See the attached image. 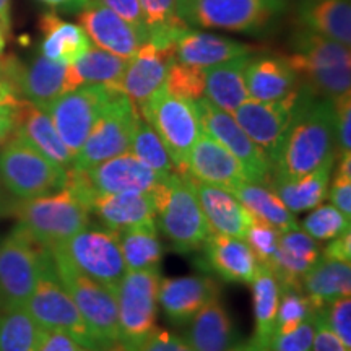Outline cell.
<instances>
[{
	"instance_id": "cell-1",
	"label": "cell",
	"mask_w": 351,
	"mask_h": 351,
	"mask_svg": "<svg viewBox=\"0 0 351 351\" xmlns=\"http://www.w3.org/2000/svg\"><path fill=\"white\" fill-rule=\"evenodd\" d=\"M337 114L333 101L319 98L301 83L291 122L271 160L270 176L296 179L335 165Z\"/></svg>"
},
{
	"instance_id": "cell-2",
	"label": "cell",
	"mask_w": 351,
	"mask_h": 351,
	"mask_svg": "<svg viewBox=\"0 0 351 351\" xmlns=\"http://www.w3.org/2000/svg\"><path fill=\"white\" fill-rule=\"evenodd\" d=\"M0 212L19 219V225L46 249L64 244L90 226L91 215L85 202L69 187L49 195L12 200Z\"/></svg>"
},
{
	"instance_id": "cell-3",
	"label": "cell",
	"mask_w": 351,
	"mask_h": 351,
	"mask_svg": "<svg viewBox=\"0 0 351 351\" xmlns=\"http://www.w3.org/2000/svg\"><path fill=\"white\" fill-rule=\"evenodd\" d=\"M288 60L301 82H304L302 85L315 96L333 101L350 93L351 54L348 46L306 29L295 38L293 54Z\"/></svg>"
},
{
	"instance_id": "cell-4",
	"label": "cell",
	"mask_w": 351,
	"mask_h": 351,
	"mask_svg": "<svg viewBox=\"0 0 351 351\" xmlns=\"http://www.w3.org/2000/svg\"><path fill=\"white\" fill-rule=\"evenodd\" d=\"M156 217L161 231L179 252L202 249L213 232L189 174L174 173L166 179L156 194Z\"/></svg>"
},
{
	"instance_id": "cell-5",
	"label": "cell",
	"mask_w": 351,
	"mask_h": 351,
	"mask_svg": "<svg viewBox=\"0 0 351 351\" xmlns=\"http://www.w3.org/2000/svg\"><path fill=\"white\" fill-rule=\"evenodd\" d=\"M138 111L161 138L176 173L189 174V153L204 132L194 101L171 95L163 85L145 101Z\"/></svg>"
},
{
	"instance_id": "cell-6",
	"label": "cell",
	"mask_w": 351,
	"mask_h": 351,
	"mask_svg": "<svg viewBox=\"0 0 351 351\" xmlns=\"http://www.w3.org/2000/svg\"><path fill=\"white\" fill-rule=\"evenodd\" d=\"M60 283L67 289L90 332L109 351L119 345V315L114 291L88 278L57 249H49Z\"/></svg>"
},
{
	"instance_id": "cell-7",
	"label": "cell",
	"mask_w": 351,
	"mask_h": 351,
	"mask_svg": "<svg viewBox=\"0 0 351 351\" xmlns=\"http://www.w3.org/2000/svg\"><path fill=\"white\" fill-rule=\"evenodd\" d=\"M0 150V181L16 199H34L60 191L67 169L44 156L20 135L12 137Z\"/></svg>"
},
{
	"instance_id": "cell-8",
	"label": "cell",
	"mask_w": 351,
	"mask_h": 351,
	"mask_svg": "<svg viewBox=\"0 0 351 351\" xmlns=\"http://www.w3.org/2000/svg\"><path fill=\"white\" fill-rule=\"evenodd\" d=\"M285 0H176L187 25L232 33H257L285 10Z\"/></svg>"
},
{
	"instance_id": "cell-9",
	"label": "cell",
	"mask_w": 351,
	"mask_h": 351,
	"mask_svg": "<svg viewBox=\"0 0 351 351\" xmlns=\"http://www.w3.org/2000/svg\"><path fill=\"white\" fill-rule=\"evenodd\" d=\"M49 249L19 225L0 243V309L25 307L33 295Z\"/></svg>"
},
{
	"instance_id": "cell-10",
	"label": "cell",
	"mask_w": 351,
	"mask_h": 351,
	"mask_svg": "<svg viewBox=\"0 0 351 351\" xmlns=\"http://www.w3.org/2000/svg\"><path fill=\"white\" fill-rule=\"evenodd\" d=\"M25 307L44 330L64 332L86 350L104 351L88 328L69 291L60 283L51 252L44 262L36 288Z\"/></svg>"
},
{
	"instance_id": "cell-11",
	"label": "cell",
	"mask_w": 351,
	"mask_h": 351,
	"mask_svg": "<svg viewBox=\"0 0 351 351\" xmlns=\"http://www.w3.org/2000/svg\"><path fill=\"white\" fill-rule=\"evenodd\" d=\"M160 269L125 271L117 285V315H119V345L127 351L135 348L156 330Z\"/></svg>"
},
{
	"instance_id": "cell-12",
	"label": "cell",
	"mask_w": 351,
	"mask_h": 351,
	"mask_svg": "<svg viewBox=\"0 0 351 351\" xmlns=\"http://www.w3.org/2000/svg\"><path fill=\"white\" fill-rule=\"evenodd\" d=\"M83 275L116 291L125 275V262L122 257L119 234L108 228H90L78 231L64 244L56 245Z\"/></svg>"
},
{
	"instance_id": "cell-13",
	"label": "cell",
	"mask_w": 351,
	"mask_h": 351,
	"mask_svg": "<svg viewBox=\"0 0 351 351\" xmlns=\"http://www.w3.org/2000/svg\"><path fill=\"white\" fill-rule=\"evenodd\" d=\"M121 90L108 85H82L44 108L65 147L77 155L96 121Z\"/></svg>"
},
{
	"instance_id": "cell-14",
	"label": "cell",
	"mask_w": 351,
	"mask_h": 351,
	"mask_svg": "<svg viewBox=\"0 0 351 351\" xmlns=\"http://www.w3.org/2000/svg\"><path fill=\"white\" fill-rule=\"evenodd\" d=\"M137 116V108L122 91L114 95L73 158L72 168L88 171L103 161L129 152Z\"/></svg>"
},
{
	"instance_id": "cell-15",
	"label": "cell",
	"mask_w": 351,
	"mask_h": 351,
	"mask_svg": "<svg viewBox=\"0 0 351 351\" xmlns=\"http://www.w3.org/2000/svg\"><path fill=\"white\" fill-rule=\"evenodd\" d=\"M197 114L205 134L219 142L243 165L249 182H269L271 168L263 152L241 129L231 112L215 106L212 101L202 96L194 101Z\"/></svg>"
},
{
	"instance_id": "cell-16",
	"label": "cell",
	"mask_w": 351,
	"mask_h": 351,
	"mask_svg": "<svg viewBox=\"0 0 351 351\" xmlns=\"http://www.w3.org/2000/svg\"><path fill=\"white\" fill-rule=\"evenodd\" d=\"M300 90L282 101H257L249 98L231 112L241 129L267 156L270 168L278 145L291 122Z\"/></svg>"
},
{
	"instance_id": "cell-17",
	"label": "cell",
	"mask_w": 351,
	"mask_h": 351,
	"mask_svg": "<svg viewBox=\"0 0 351 351\" xmlns=\"http://www.w3.org/2000/svg\"><path fill=\"white\" fill-rule=\"evenodd\" d=\"M85 174L96 195L132 191L158 194L166 181L130 152L103 161Z\"/></svg>"
},
{
	"instance_id": "cell-18",
	"label": "cell",
	"mask_w": 351,
	"mask_h": 351,
	"mask_svg": "<svg viewBox=\"0 0 351 351\" xmlns=\"http://www.w3.org/2000/svg\"><path fill=\"white\" fill-rule=\"evenodd\" d=\"M174 60L176 51L173 46H156L152 41L143 43L134 57H130L121 78V90L137 111L158 88L165 85L168 70Z\"/></svg>"
},
{
	"instance_id": "cell-19",
	"label": "cell",
	"mask_w": 351,
	"mask_h": 351,
	"mask_svg": "<svg viewBox=\"0 0 351 351\" xmlns=\"http://www.w3.org/2000/svg\"><path fill=\"white\" fill-rule=\"evenodd\" d=\"M78 21L96 47L122 59L134 57L145 43L125 20L109 10L99 0H90L78 13Z\"/></svg>"
},
{
	"instance_id": "cell-20",
	"label": "cell",
	"mask_w": 351,
	"mask_h": 351,
	"mask_svg": "<svg viewBox=\"0 0 351 351\" xmlns=\"http://www.w3.org/2000/svg\"><path fill=\"white\" fill-rule=\"evenodd\" d=\"M219 295L212 276L191 275L161 278L158 304L173 326H187L199 311Z\"/></svg>"
},
{
	"instance_id": "cell-21",
	"label": "cell",
	"mask_w": 351,
	"mask_h": 351,
	"mask_svg": "<svg viewBox=\"0 0 351 351\" xmlns=\"http://www.w3.org/2000/svg\"><path fill=\"white\" fill-rule=\"evenodd\" d=\"M187 173L197 181L231 192L239 184L247 181L243 165L236 160V156L205 132H202L189 153Z\"/></svg>"
},
{
	"instance_id": "cell-22",
	"label": "cell",
	"mask_w": 351,
	"mask_h": 351,
	"mask_svg": "<svg viewBox=\"0 0 351 351\" xmlns=\"http://www.w3.org/2000/svg\"><path fill=\"white\" fill-rule=\"evenodd\" d=\"M244 78L249 98L257 101H282L301 88V78L288 57L252 56Z\"/></svg>"
},
{
	"instance_id": "cell-23",
	"label": "cell",
	"mask_w": 351,
	"mask_h": 351,
	"mask_svg": "<svg viewBox=\"0 0 351 351\" xmlns=\"http://www.w3.org/2000/svg\"><path fill=\"white\" fill-rule=\"evenodd\" d=\"M13 121L15 130L13 134L23 137L34 148H38L44 156L49 158L56 165L62 166L64 169H70L73 166V153L65 147V143L57 134L52 124L49 114L44 109L38 108L29 101L21 99L13 108Z\"/></svg>"
},
{
	"instance_id": "cell-24",
	"label": "cell",
	"mask_w": 351,
	"mask_h": 351,
	"mask_svg": "<svg viewBox=\"0 0 351 351\" xmlns=\"http://www.w3.org/2000/svg\"><path fill=\"white\" fill-rule=\"evenodd\" d=\"M191 181L194 184L202 212L207 218L212 231L244 239L252 223V217L238 200V197L223 187L197 181L192 176Z\"/></svg>"
},
{
	"instance_id": "cell-25",
	"label": "cell",
	"mask_w": 351,
	"mask_h": 351,
	"mask_svg": "<svg viewBox=\"0 0 351 351\" xmlns=\"http://www.w3.org/2000/svg\"><path fill=\"white\" fill-rule=\"evenodd\" d=\"M205 269L230 283H251L257 270V258L243 238L212 232L204 244Z\"/></svg>"
},
{
	"instance_id": "cell-26",
	"label": "cell",
	"mask_w": 351,
	"mask_h": 351,
	"mask_svg": "<svg viewBox=\"0 0 351 351\" xmlns=\"http://www.w3.org/2000/svg\"><path fill=\"white\" fill-rule=\"evenodd\" d=\"M91 213L112 231L156 221V194L132 191L96 195L91 204Z\"/></svg>"
},
{
	"instance_id": "cell-27",
	"label": "cell",
	"mask_w": 351,
	"mask_h": 351,
	"mask_svg": "<svg viewBox=\"0 0 351 351\" xmlns=\"http://www.w3.org/2000/svg\"><path fill=\"white\" fill-rule=\"evenodd\" d=\"M174 51L176 60L199 69L212 67V65L254 52L249 44L217 36V34L197 32L191 26H187L176 39Z\"/></svg>"
},
{
	"instance_id": "cell-28",
	"label": "cell",
	"mask_w": 351,
	"mask_h": 351,
	"mask_svg": "<svg viewBox=\"0 0 351 351\" xmlns=\"http://www.w3.org/2000/svg\"><path fill=\"white\" fill-rule=\"evenodd\" d=\"M184 339L195 351H230L239 343L238 330L219 295L192 317Z\"/></svg>"
},
{
	"instance_id": "cell-29",
	"label": "cell",
	"mask_w": 351,
	"mask_h": 351,
	"mask_svg": "<svg viewBox=\"0 0 351 351\" xmlns=\"http://www.w3.org/2000/svg\"><path fill=\"white\" fill-rule=\"evenodd\" d=\"M319 258L320 249L317 241L311 238L304 230L296 228L280 234L270 269L280 287H301V278L313 269Z\"/></svg>"
},
{
	"instance_id": "cell-30",
	"label": "cell",
	"mask_w": 351,
	"mask_h": 351,
	"mask_svg": "<svg viewBox=\"0 0 351 351\" xmlns=\"http://www.w3.org/2000/svg\"><path fill=\"white\" fill-rule=\"evenodd\" d=\"M43 33L41 52L54 62L72 65L91 47V41L82 26L64 21L54 12L44 13L39 20Z\"/></svg>"
},
{
	"instance_id": "cell-31",
	"label": "cell",
	"mask_w": 351,
	"mask_h": 351,
	"mask_svg": "<svg viewBox=\"0 0 351 351\" xmlns=\"http://www.w3.org/2000/svg\"><path fill=\"white\" fill-rule=\"evenodd\" d=\"M252 54L241 56L205 70V98L226 112H232L249 99L244 72Z\"/></svg>"
},
{
	"instance_id": "cell-32",
	"label": "cell",
	"mask_w": 351,
	"mask_h": 351,
	"mask_svg": "<svg viewBox=\"0 0 351 351\" xmlns=\"http://www.w3.org/2000/svg\"><path fill=\"white\" fill-rule=\"evenodd\" d=\"M333 166H324L296 179L270 176L269 187L291 213L313 210L327 199Z\"/></svg>"
},
{
	"instance_id": "cell-33",
	"label": "cell",
	"mask_w": 351,
	"mask_h": 351,
	"mask_svg": "<svg viewBox=\"0 0 351 351\" xmlns=\"http://www.w3.org/2000/svg\"><path fill=\"white\" fill-rule=\"evenodd\" d=\"M300 16L306 29L350 47V0H304L301 5Z\"/></svg>"
},
{
	"instance_id": "cell-34",
	"label": "cell",
	"mask_w": 351,
	"mask_h": 351,
	"mask_svg": "<svg viewBox=\"0 0 351 351\" xmlns=\"http://www.w3.org/2000/svg\"><path fill=\"white\" fill-rule=\"evenodd\" d=\"M127 64L129 59L91 46L75 64L67 65L69 91L82 85H108L121 90V78Z\"/></svg>"
},
{
	"instance_id": "cell-35",
	"label": "cell",
	"mask_w": 351,
	"mask_h": 351,
	"mask_svg": "<svg viewBox=\"0 0 351 351\" xmlns=\"http://www.w3.org/2000/svg\"><path fill=\"white\" fill-rule=\"evenodd\" d=\"M301 288L313 304L320 309L330 301L351 295L350 262L320 257L317 263L301 278Z\"/></svg>"
},
{
	"instance_id": "cell-36",
	"label": "cell",
	"mask_w": 351,
	"mask_h": 351,
	"mask_svg": "<svg viewBox=\"0 0 351 351\" xmlns=\"http://www.w3.org/2000/svg\"><path fill=\"white\" fill-rule=\"evenodd\" d=\"M252 218L269 223L276 231L287 232L300 228L295 213L285 207L283 202L269 186L245 181L232 191Z\"/></svg>"
},
{
	"instance_id": "cell-37",
	"label": "cell",
	"mask_w": 351,
	"mask_h": 351,
	"mask_svg": "<svg viewBox=\"0 0 351 351\" xmlns=\"http://www.w3.org/2000/svg\"><path fill=\"white\" fill-rule=\"evenodd\" d=\"M252 300H254V315H256V335L252 341L258 348L265 351L271 333L275 330L276 309L280 301L278 280L270 267L258 263L256 275L252 278Z\"/></svg>"
},
{
	"instance_id": "cell-38",
	"label": "cell",
	"mask_w": 351,
	"mask_h": 351,
	"mask_svg": "<svg viewBox=\"0 0 351 351\" xmlns=\"http://www.w3.org/2000/svg\"><path fill=\"white\" fill-rule=\"evenodd\" d=\"M117 234L127 271L160 269L163 245L158 236L156 221L127 228L117 231Z\"/></svg>"
},
{
	"instance_id": "cell-39",
	"label": "cell",
	"mask_w": 351,
	"mask_h": 351,
	"mask_svg": "<svg viewBox=\"0 0 351 351\" xmlns=\"http://www.w3.org/2000/svg\"><path fill=\"white\" fill-rule=\"evenodd\" d=\"M44 332L26 307L0 313V351H39Z\"/></svg>"
},
{
	"instance_id": "cell-40",
	"label": "cell",
	"mask_w": 351,
	"mask_h": 351,
	"mask_svg": "<svg viewBox=\"0 0 351 351\" xmlns=\"http://www.w3.org/2000/svg\"><path fill=\"white\" fill-rule=\"evenodd\" d=\"M129 152L134 153L148 168L155 171L160 178L168 179L169 176L176 173L173 161H171L161 138L158 137L155 129L140 114L137 116V121H135Z\"/></svg>"
},
{
	"instance_id": "cell-41",
	"label": "cell",
	"mask_w": 351,
	"mask_h": 351,
	"mask_svg": "<svg viewBox=\"0 0 351 351\" xmlns=\"http://www.w3.org/2000/svg\"><path fill=\"white\" fill-rule=\"evenodd\" d=\"M315 311L317 307L313 304L301 287H291V285L282 287L274 332L293 330L304 320L313 317Z\"/></svg>"
},
{
	"instance_id": "cell-42",
	"label": "cell",
	"mask_w": 351,
	"mask_h": 351,
	"mask_svg": "<svg viewBox=\"0 0 351 351\" xmlns=\"http://www.w3.org/2000/svg\"><path fill=\"white\" fill-rule=\"evenodd\" d=\"M302 230L317 243H327L343 232H350V218L332 204H320L304 218Z\"/></svg>"
},
{
	"instance_id": "cell-43",
	"label": "cell",
	"mask_w": 351,
	"mask_h": 351,
	"mask_svg": "<svg viewBox=\"0 0 351 351\" xmlns=\"http://www.w3.org/2000/svg\"><path fill=\"white\" fill-rule=\"evenodd\" d=\"M171 95L195 101L205 96V70L174 60L165 82Z\"/></svg>"
},
{
	"instance_id": "cell-44",
	"label": "cell",
	"mask_w": 351,
	"mask_h": 351,
	"mask_svg": "<svg viewBox=\"0 0 351 351\" xmlns=\"http://www.w3.org/2000/svg\"><path fill=\"white\" fill-rule=\"evenodd\" d=\"M280 234L282 232L276 231L269 223L252 218V223L247 232H245L244 241L251 247L257 262L262 263V265L270 267L271 258L275 256L276 245H278Z\"/></svg>"
},
{
	"instance_id": "cell-45",
	"label": "cell",
	"mask_w": 351,
	"mask_h": 351,
	"mask_svg": "<svg viewBox=\"0 0 351 351\" xmlns=\"http://www.w3.org/2000/svg\"><path fill=\"white\" fill-rule=\"evenodd\" d=\"M315 314V313H314ZM314 315L289 332L271 333L265 351H313Z\"/></svg>"
},
{
	"instance_id": "cell-46",
	"label": "cell",
	"mask_w": 351,
	"mask_h": 351,
	"mask_svg": "<svg viewBox=\"0 0 351 351\" xmlns=\"http://www.w3.org/2000/svg\"><path fill=\"white\" fill-rule=\"evenodd\" d=\"M328 199L346 218H351V155L339 156V168L332 186H328Z\"/></svg>"
},
{
	"instance_id": "cell-47",
	"label": "cell",
	"mask_w": 351,
	"mask_h": 351,
	"mask_svg": "<svg viewBox=\"0 0 351 351\" xmlns=\"http://www.w3.org/2000/svg\"><path fill=\"white\" fill-rule=\"evenodd\" d=\"M327 326L337 333L346 348L351 350V300L350 296L339 298L320 307Z\"/></svg>"
},
{
	"instance_id": "cell-48",
	"label": "cell",
	"mask_w": 351,
	"mask_h": 351,
	"mask_svg": "<svg viewBox=\"0 0 351 351\" xmlns=\"http://www.w3.org/2000/svg\"><path fill=\"white\" fill-rule=\"evenodd\" d=\"M333 106L337 114V158L351 155V95L335 98Z\"/></svg>"
},
{
	"instance_id": "cell-49",
	"label": "cell",
	"mask_w": 351,
	"mask_h": 351,
	"mask_svg": "<svg viewBox=\"0 0 351 351\" xmlns=\"http://www.w3.org/2000/svg\"><path fill=\"white\" fill-rule=\"evenodd\" d=\"M99 2L104 3L116 15H119L122 20H125L142 36L145 43L148 41V32L138 0H99Z\"/></svg>"
},
{
	"instance_id": "cell-50",
	"label": "cell",
	"mask_w": 351,
	"mask_h": 351,
	"mask_svg": "<svg viewBox=\"0 0 351 351\" xmlns=\"http://www.w3.org/2000/svg\"><path fill=\"white\" fill-rule=\"evenodd\" d=\"M130 351H195L184 337L176 335L173 332H166L156 328Z\"/></svg>"
},
{
	"instance_id": "cell-51",
	"label": "cell",
	"mask_w": 351,
	"mask_h": 351,
	"mask_svg": "<svg viewBox=\"0 0 351 351\" xmlns=\"http://www.w3.org/2000/svg\"><path fill=\"white\" fill-rule=\"evenodd\" d=\"M313 351H350L343 345L337 333L327 326L322 311L317 309L314 314V339Z\"/></svg>"
},
{
	"instance_id": "cell-52",
	"label": "cell",
	"mask_w": 351,
	"mask_h": 351,
	"mask_svg": "<svg viewBox=\"0 0 351 351\" xmlns=\"http://www.w3.org/2000/svg\"><path fill=\"white\" fill-rule=\"evenodd\" d=\"M39 351H90L82 346L72 337L64 332L46 330L44 332Z\"/></svg>"
},
{
	"instance_id": "cell-53",
	"label": "cell",
	"mask_w": 351,
	"mask_h": 351,
	"mask_svg": "<svg viewBox=\"0 0 351 351\" xmlns=\"http://www.w3.org/2000/svg\"><path fill=\"white\" fill-rule=\"evenodd\" d=\"M327 245L320 252V257L330 258V261L350 262L351 261V234L343 232L330 241H327Z\"/></svg>"
},
{
	"instance_id": "cell-54",
	"label": "cell",
	"mask_w": 351,
	"mask_h": 351,
	"mask_svg": "<svg viewBox=\"0 0 351 351\" xmlns=\"http://www.w3.org/2000/svg\"><path fill=\"white\" fill-rule=\"evenodd\" d=\"M13 130H15L13 108L0 106V147L12 137Z\"/></svg>"
},
{
	"instance_id": "cell-55",
	"label": "cell",
	"mask_w": 351,
	"mask_h": 351,
	"mask_svg": "<svg viewBox=\"0 0 351 351\" xmlns=\"http://www.w3.org/2000/svg\"><path fill=\"white\" fill-rule=\"evenodd\" d=\"M20 101L21 99L15 95V91H13L7 83L0 78V106L15 108Z\"/></svg>"
},
{
	"instance_id": "cell-56",
	"label": "cell",
	"mask_w": 351,
	"mask_h": 351,
	"mask_svg": "<svg viewBox=\"0 0 351 351\" xmlns=\"http://www.w3.org/2000/svg\"><path fill=\"white\" fill-rule=\"evenodd\" d=\"M54 8H64V10H82L86 5V0H39Z\"/></svg>"
},
{
	"instance_id": "cell-57",
	"label": "cell",
	"mask_w": 351,
	"mask_h": 351,
	"mask_svg": "<svg viewBox=\"0 0 351 351\" xmlns=\"http://www.w3.org/2000/svg\"><path fill=\"white\" fill-rule=\"evenodd\" d=\"M10 0H0V26L5 33L10 32Z\"/></svg>"
},
{
	"instance_id": "cell-58",
	"label": "cell",
	"mask_w": 351,
	"mask_h": 351,
	"mask_svg": "<svg viewBox=\"0 0 351 351\" xmlns=\"http://www.w3.org/2000/svg\"><path fill=\"white\" fill-rule=\"evenodd\" d=\"M230 351H263V350L258 348L254 341H249V343H238L236 346H232Z\"/></svg>"
},
{
	"instance_id": "cell-59",
	"label": "cell",
	"mask_w": 351,
	"mask_h": 351,
	"mask_svg": "<svg viewBox=\"0 0 351 351\" xmlns=\"http://www.w3.org/2000/svg\"><path fill=\"white\" fill-rule=\"evenodd\" d=\"M3 49H5V32H3L2 26H0V56H2Z\"/></svg>"
},
{
	"instance_id": "cell-60",
	"label": "cell",
	"mask_w": 351,
	"mask_h": 351,
	"mask_svg": "<svg viewBox=\"0 0 351 351\" xmlns=\"http://www.w3.org/2000/svg\"><path fill=\"white\" fill-rule=\"evenodd\" d=\"M109 351H127L124 346H121V345H117V346H114V348H111Z\"/></svg>"
},
{
	"instance_id": "cell-61",
	"label": "cell",
	"mask_w": 351,
	"mask_h": 351,
	"mask_svg": "<svg viewBox=\"0 0 351 351\" xmlns=\"http://www.w3.org/2000/svg\"><path fill=\"white\" fill-rule=\"evenodd\" d=\"M86 2H90V0H86Z\"/></svg>"
}]
</instances>
